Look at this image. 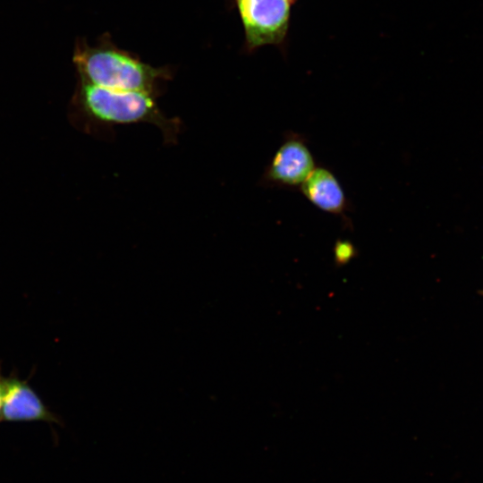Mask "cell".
<instances>
[{
	"label": "cell",
	"instance_id": "cell-1",
	"mask_svg": "<svg viewBox=\"0 0 483 483\" xmlns=\"http://www.w3.org/2000/svg\"><path fill=\"white\" fill-rule=\"evenodd\" d=\"M156 97L148 92L113 89L79 80L72 103L89 126L147 123L158 127L166 143H174L182 123L178 118L166 117Z\"/></svg>",
	"mask_w": 483,
	"mask_h": 483
},
{
	"label": "cell",
	"instance_id": "cell-2",
	"mask_svg": "<svg viewBox=\"0 0 483 483\" xmlns=\"http://www.w3.org/2000/svg\"><path fill=\"white\" fill-rule=\"evenodd\" d=\"M73 64L79 80L119 90L158 93L159 83L169 78L165 69L155 68L110 43L76 45Z\"/></svg>",
	"mask_w": 483,
	"mask_h": 483
},
{
	"label": "cell",
	"instance_id": "cell-3",
	"mask_svg": "<svg viewBox=\"0 0 483 483\" xmlns=\"http://www.w3.org/2000/svg\"><path fill=\"white\" fill-rule=\"evenodd\" d=\"M294 2L295 0H235L250 49L284 42Z\"/></svg>",
	"mask_w": 483,
	"mask_h": 483
},
{
	"label": "cell",
	"instance_id": "cell-4",
	"mask_svg": "<svg viewBox=\"0 0 483 483\" xmlns=\"http://www.w3.org/2000/svg\"><path fill=\"white\" fill-rule=\"evenodd\" d=\"M317 166L307 139L287 131L267 165L260 184L264 187L296 190Z\"/></svg>",
	"mask_w": 483,
	"mask_h": 483
},
{
	"label": "cell",
	"instance_id": "cell-5",
	"mask_svg": "<svg viewBox=\"0 0 483 483\" xmlns=\"http://www.w3.org/2000/svg\"><path fill=\"white\" fill-rule=\"evenodd\" d=\"M2 421H35L61 424L59 417L51 411L28 379H21L15 371L5 377L3 398Z\"/></svg>",
	"mask_w": 483,
	"mask_h": 483
},
{
	"label": "cell",
	"instance_id": "cell-6",
	"mask_svg": "<svg viewBox=\"0 0 483 483\" xmlns=\"http://www.w3.org/2000/svg\"><path fill=\"white\" fill-rule=\"evenodd\" d=\"M298 190L318 209L346 218L350 202L339 180L329 168L317 165Z\"/></svg>",
	"mask_w": 483,
	"mask_h": 483
},
{
	"label": "cell",
	"instance_id": "cell-7",
	"mask_svg": "<svg viewBox=\"0 0 483 483\" xmlns=\"http://www.w3.org/2000/svg\"><path fill=\"white\" fill-rule=\"evenodd\" d=\"M356 255V249L348 240H337L334 246V258L337 265L348 263Z\"/></svg>",
	"mask_w": 483,
	"mask_h": 483
},
{
	"label": "cell",
	"instance_id": "cell-8",
	"mask_svg": "<svg viewBox=\"0 0 483 483\" xmlns=\"http://www.w3.org/2000/svg\"><path fill=\"white\" fill-rule=\"evenodd\" d=\"M1 368L2 366L0 362V421H2L1 411H2L3 398H4V387H5V377L2 375Z\"/></svg>",
	"mask_w": 483,
	"mask_h": 483
}]
</instances>
